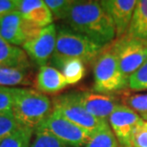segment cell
Masks as SVG:
<instances>
[{
  "instance_id": "1",
  "label": "cell",
  "mask_w": 147,
  "mask_h": 147,
  "mask_svg": "<svg viewBox=\"0 0 147 147\" xmlns=\"http://www.w3.org/2000/svg\"><path fill=\"white\" fill-rule=\"evenodd\" d=\"M64 20L72 30L104 48L116 39L114 23L100 1H74Z\"/></svg>"
},
{
  "instance_id": "2",
  "label": "cell",
  "mask_w": 147,
  "mask_h": 147,
  "mask_svg": "<svg viewBox=\"0 0 147 147\" xmlns=\"http://www.w3.org/2000/svg\"><path fill=\"white\" fill-rule=\"evenodd\" d=\"M11 112L20 125L36 130L52 114L53 102L36 90L16 88Z\"/></svg>"
},
{
  "instance_id": "3",
  "label": "cell",
  "mask_w": 147,
  "mask_h": 147,
  "mask_svg": "<svg viewBox=\"0 0 147 147\" xmlns=\"http://www.w3.org/2000/svg\"><path fill=\"white\" fill-rule=\"evenodd\" d=\"M105 49L68 26H60L57 28V43L53 55L78 58L84 63H90L96 61Z\"/></svg>"
},
{
  "instance_id": "4",
  "label": "cell",
  "mask_w": 147,
  "mask_h": 147,
  "mask_svg": "<svg viewBox=\"0 0 147 147\" xmlns=\"http://www.w3.org/2000/svg\"><path fill=\"white\" fill-rule=\"evenodd\" d=\"M128 88V78L120 71L116 57L107 48L94 65V92L112 95Z\"/></svg>"
},
{
  "instance_id": "5",
  "label": "cell",
  "mask_w": 147,
  "mask_h": 147,
  "mask_svg": "<svg viewBox=\"0 0 147 147\" xmlns=\"http://www.w3.org/2000/svg\"><path fill=\"white\" fill-rule=\"evenodd\" d=\"M108 48L116 57L120 71L127 78L147 59V42L129 36L127 34L116 38Z\"/></svg>"
},
{
  "instance_id": "6",
  "label": "cell",
  "mask_w": 147,
  "mask_h": 147,
  "mask_svg": "<svg viewBox=\"0 0 147 147\" xmlns=\"http://www.w3.org/2000/svg\"><path fill=\"white\" fill-rule=\"evenodd\" d=\"M52 102L53 111L91 134L108 123V120L96 119L88 113L74 100L70 93L55 96Z\"/></svg>"
},
{
  "instance_id": "7",
  "label": "cell",
  "mask_w": 147,
  "mask_h": 147,
  "mask_svg": "<svg viewBox=\"0 0 147 147\" xmlns=\"http://www.w3.org/2000/svg\"><path fill=\"white\" fill-rule=\"evenodd\" d=\"M37 128L43 129L61 142L74 147H84L92 135L55 111Z\"/></svg>"
},
{
  "instance_id": "8",
  "label": "cell",
  "mask_w": 147,
  "mask_h": 147,
  "mask_svg": "<svg viewBox=\"0 0 147 147\" xmlns=\"http://www.w3.org/2000/svg\"><path fill=\"white\" fill-rule=\"evenodd\" d=\"M120 147H132L134 135L143 119L127 105L120 104L108 119Z\"/></svg>"
},
{
  "instance_id": "9",
  "label": "cell",
  "mask_w": 147,
  "mask_h": 147,
  "mask_svg": "<svg viewBox=\"0 0 147 147\" xmlns=\"http://www.w3.org/2000/svg\"><path fill=\"white\" fill-rule=\"evenodd\" d=\"M57 36V26L51 24L42 28L36 36L30 38L22 46L23 50L28 57L36 65L40 67L45 66L55 53Z\"/></svg>"
},
{
  "instance_id": "10",
  "label": "cell",
  "mask_w": 147,
  "mask_h": 147,
  "mask_svg": "<svg viewBox=\"0 0 147 147\" xmlns=\"http://www.w3.org/2000/svg\"><path fill=\"white\" fill-rule=\"evenodd\" d=\"M70 95L76 103L96 119L108 120L113 112L120 105L119 100L112 95H103L94 91H75Z\"/></svg>"
},
{
  "instance_id": "11",
  "label": "cell",
  "mask_w": 147,
  "mask_h": 147,
  "mask_svg": "<svg viewBox=\"0 0 147 147\" xmlns=\"http://www.w3.org/2000/svg\"><path fill=\"white\" fill-rule=\"evenodd\" d=\"M41 30L23 18L16 11L0 18V34L13 46H23Z\"/></svg>"
},
{
  "instance_id": "12",
  "label": "cell",
  "mask_w": 147,
  "mask_h": 147,
  "mask_svg": "<svg viewBox=\"0 0 147 147\" xmlns=\"http://www.w3.org/2000/svg\"><path fill=\"white\" fill-rule=\"evenodd\" d=\"M100 4L114 23L116 38L127 34L137 4L136 0H101Z\"/></svg>"
},
{
  "instance_id": "13",
  "label": "cell",
  "mask_w": 147,
  "mask_h": 147,
  "mask_svg": "<svg viewBox=\"0 0 147 147\" xmlns=\"http://www.w3.org/2000/svg\"><path fill=\"white\" fill-rule=\"evenodd\" d=\"M17 11L26 21L37 28L53 24L54 16L43 0H18Z\"/></svg>"
},
{
  "instance_id": "14",
  "label": "cell",
  "mask_w": 147,
  "mask_h": 147,
  "mask_svg": "<svg viewBox=\"0 0 147 147\" xmlns=\"http://www.w3.org/2000/svg\"><path fill=\"white\" fill-rule=\"evenodd\" d=\"M34 87L42 94H57L68 85L65 78L53 66L40 67L34 78Z\"/></svg>"
},
{
  "instance_id": "15",
  "label": "cell",
  "mask_w": 147,
  "mask_h": 147,
  "mask_svg": "<svg viewBox=\"0 0 147 147\" xmlns=\"http://www.w3.org/2000/svg\"><path fill=\"white\" fill-rule=\"evenodd\" d=\"M50 62L54 68L58 70L65 78L68 85H74L84 78L86 69L84 62L78 58L60 57L53 55Z\"/></svg>"
},
{
  "instance_id": "16",
  "label": "cell",
  "mask_w": 147,
  "mask_h": 147,
  "mask_svg": "<svg viewBox=\"0 0 147 147\" xmlns=\"http://www.w3.org/2000/svg\"><path fill=\"white\" fill-rule=\"evenodd\" d=\"M0 67L31 68L28 55L24 50L8 43L0 34Z\"/></svg>"
},
{
  "instance_id": "17",
  "label": "cell",
  "mask_w": 147,
  "mask_h": 147,
  "mask_svg": "<svg viewBox=\"0 0 147 147\" xmlns=\"http://www.w3.org/2000/svg\"><path fill=\"white\" fill-rule=\"evenodd\" d=\"M127 34L147 42V0L137 1Z\"/></svg>"
},
{
  "instance_id": "18",
  "label": "cell",
  "mask_w": 147,
  "mask_h": 147,
  "mask_svg": "<svg viewBox=\"0 0 147 147\" xmlns=\"http://www.w3.org/2000/svg\"><path fill=\"white\" fill-rule=\"evenodd\" d=\"M32 84L31 68L0 67V86H28Z\"/></svg>"
},
{
  "instance_id": "19",
  "label": "cell",
  "mask_w": 147,
  "mask_h": 147,
  "mask_svg": "<svg viewBox=\"0 0 147 147\" xmlns=\"http://www.w3.org/2000/svg\"><path fill=\"white\" fill-rule=\"evenodd\" d=\"M84 147H120L117 137L109 125V121L91 135Z\"/></svg>"
},
{
  "instance_id": "20",
  "label": "cell",
  "mask_w": 147,
  "mask_h": 147,
  "mask_svg": "<svg viewBox=\"0 0 147 147\" xmlns=\"http://www.w3.org/2000/svg\"><path fill=\"white\" fill-rule=\"evenodd\" d=\"M34 130L21 126L0 142V147H31Z\"/></svg>"
},
{
  "instance_id": "21",
  "label": "cell",
  "mask_w": 147,
  "mask_h": 147,
  "mask_svg": "<svg viewBox=\"0 0 147 147\" xmlns=\"http://www.w3.org/2000/svg\"><path fill=\"white\" fill-rule=\"evenodd\" d=\"M31 147H74L61 142L41 128L34 130V140Z\"/></svg>"
},
{
  "instance_id": "22",
  "label": "cell",
  "mask_w": 147,
  "mask_h": 147,
  "mask_svg": "<svg viewBox=\"0 0 147 147\" xmlns=\"http://www.w3.org/2000/svg\"><path fill=\"white\" fill-rule=\"evenodd\" d=\"M128 88L135 92L147 91V59L128 78Z\"/></svg>"
},
{
  "instance_id": "23",
  "label": "cell",
  "mask_w": 147,
  "mask_h": 147,
  "mask_svg": "<svg viewBox=\"0 0 147 147\" xmlns=\"http://www.w3.org/2000/svg\"><path fill=\"white\" fill-rule=\"evenodd\" d=\"M21 127L16 119L13 112L0 114V142Z\"/></svg>"
},
{
  "instance_id": "24",
  "label": "cell",
  "mask_w": 147,
  "mask_h": 147,
  "mask_svg": "<svg viewBox=\"0 0 147 147\" xmlns=\"http://www.w3.org/2000/svg\"><path fill=\"white\" fill-rule=\"evenodd\" d=\"M44 2L48 6L53 16L57 19L66 18L74 3L73 0H44Z\"/></svg>"
},
{
  "instance_id": "25",
  "label": "cell",
  "mask_w": 147,
  "mask_h": 147,
  "mask_svg": "<svg viewBox=\"0 0 147 147\" xmlns=\"http://www.w3.org/2000/svg\"><path fill=\"white\" fill-rule=\"evenodd\" d=\"M16 88L0 86V114L13 111Z\"/></svg>"
},
{
  "instance_id": "26",
  "label": "cell",
  "mask_w": 147,
  "mask_h": 147,
  "mask_svg": "<svg viewBox=\"0 0 147 147\" xmlns=\"http://www.w3.org/2000/svg\"><path fill=\"white\" fill-rule=\"evenodd\" d=\"M126 103L129 108L140 113V116L147 114V94L129 96L126 99Z\"/></svg>"
},
{
  "instance_id": "27",
  "label": "cell",
  "mask_w": 147,
  "mask_h": 147,
  "mask_svg": "<svg viewBox=\"0 0 147 147\" xmlns=\"http://www.w3.org/2000/svg\"><path fill=\"white\" fill-rule=\"evenodd\" d=\"M132 147H147V121L144 119L134 135Z\"/></svg>"
},
{
  "instance_id": "28",
  "label": "cell",
  "mask_w": 147,
  "mask_h": 147,
  "mask_svg": "<svg viewBox=\"0 0 147 147\" xmlns=\"http://www.w3.org/2000/svg\"><path fill=\"white\" fill-rule=\"evenodd\" d=\"M18 0H0V18L17 11Z\"/></svg>"
},
{
  "instance_id": "29",
  "label": "cell",
  "mask_w": 147,
  "mask_h": 147,
  "mask_svg": "<svg viewBox=\"0 0 147 147\" xmlns=\"http://www.w3.org/2000/svg\"><path fill=\"white\" fill-rule=\"evenodd\" d=\"M143 119V117H147V114H145V115H142V116H140Z\"/></svg>"
}]
</instances>
